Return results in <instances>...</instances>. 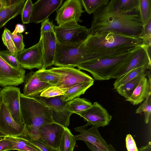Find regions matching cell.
Listing matches in <instances>:
<instances>
[{"label":"cell","mask_w":151,"mask_h":151,"mask_svg":"<svg viewBox=\"0 0 151 151\" xmlns=\"http://www.w3.org/2000/svg\"><path fill=\"white\" fill-rule=\"evenodd\" d=\"M89 30L91 35L113 32L140 37L143 27L139 13L120 12L116 9V0H111L93 14Z\"/></svg>","instance_id":"6da1fadb"},{"label":"cell","mask_w":151,"mask_h":151,"mask_svg":"<svg viewBox=\"0 0 151 151\" xmlns=\"http://www.w3.org/2000/svg\"><path fill=\"white\" fill-rule=\"evenodd\" d=\"M26 0H22L19 3L6 6L0 11V29L10 19L21 14Z\"/></svg>","instance_id":"7402d4cb"},{"label":"cell","mask_w":151,"mask_h":151,"mask_svg":"<svg viewBox=\"0 0 151 151\" xmlns=\"http://www.w3.org/2000/svg\"><path fill=\"white\" fill-rule=\"evenodd\" d=\"M147 69L143 67H140L134 69L121 77L116 79L113 84L114 89L125 84L129 81L143 73L145 72Z\"/></svg>","instance_id":"f546056e"},{"label":"cell","mask_w":151,"mask_h":151,"mask_svg":"<svg viewBox=\"0 0 151 151\" xmlns=\"http://www.w3.org/2000/svg\"><path fill=\"white\" fill-rule=\"evenodd\" d=\"M33 5V4L31 0H26L21 14L22 20L23 24H28L29 23Z\"/></svg>","instance_id":"8d00e7d4"},{"label":"cell","mask_w":151,"mask_h":151,"mask_svg":"<svg viewBox=\"0 0 151 151\" xmlns=\"http://www.w3.org/2000/svg\"><path fill=\"white\" fill-rule=\"evenodd\" d=\"M65 127L55 122L42 125L24 135L37 139L44 144L58 149Z\"/></svg>","instance_id":"52a82bcc"},{"label":"cell","mask_w":151,"mask_h":151,"mask_svg":"<svg viewBox=\"0 0 151 151\" xmlns=\"http://www.w3.org/2000/svg\"><path fill=\"white\" fill-rule=\"evenodd\" d=\"M82 117L86 124L98 127H104L107 125L111 119L112 116L107 110L97 102H94L92 106L87 110L77 114Z\"/></svg>","instance_id":"5bb4252c"},{"label":"cell","mask_w":151,"mask_h":151,"mask_svg":"<svg viewBox=\"0 0 151 151\" xmlns=\"http://www.w3.org/2000/svg\"><path fill=\"white\" fill-rule=\"evenodd\" d=\"M20 88L14 86H8L2 89L1 102L6 107L13 119L20 124H23L21 112Z\"/></svg>","instance_id":"8fae6325"},{"label":"cell","mask_w":151,"mask_h":151,"mask_svg":"<svg viewBox=\"0 0 151 151\" xmlns=\"http://www.w3.org/2000/svg\"><path fill=\"white\" fill-rule=\"evenodd\" d=\"M17 55L12 53L8 50L0 51V56L9 65L15 68H21Z\"/></svg>","instance_id":"d590c367"},{"label":"cell","mask_w":151,"mask_h":151,"mask_svg":"<svg viewBox=\"0 0 151 151\" xmlns=\"http://www.w3.org/2000/svg\"><path fill=\"white\" fill-rule=\"evenodd\" d=\"M24 124L17 122L10 114L5 105L0 104V138L9 136H19L23 133Z\"/></svg>","instance_id":"2e32d148"},{"label":"cell","mask_w":151,"mask_h":151,"mask_svg":"<svg viewBox=\"0 0 151 151\" xmlns=\"http://www.w3.org/2000/svg\"><path fill=\"white\" fill-rule=\"evenodd\" d=\"M2 89L0 87V104L1 103V92Z\"/></svg>","instance_id":"681fc988"},{"label":"cell","mask_w":151,"mask_h":151,"mask_svg":"<svg viewBox=\"0 0 151 151\" xmlns=\"http://www.w3.org/2000/svg\"><path fill=\"white\" fill-rule=\"evenodd\" d=\"M142 40V44L151 48V19L143 27L142 35L139 37Z\"/></svg>","instance_id":"74e56055"},{"label":"cell","mask_w":151,"mask_h":151,"mask_svg":"<svg viewBox=\"0 0 151 151\" xmlns=\"http://www.w3.org/2000/svg\"><path fill=\"white\" fill-rule=\"evenodd\" d=\"M141 47L142 45L139 46L130 52L122 54L87 61L76 67L80 70L89 72L95 80H109L111 79L112 75L118 68L138 52Z\"/></svg>","instance_id":"7a4b0ae2"},{"label":"cell","mask_w":151,"mask_h":151,"mask_svg":"<svg viewBox=\"0 0 151 151\" xmlns=\"http://www.w3.org/2000/svg\"><path fill=\"white\" fill-rule=\"evenodd\" d=\"M54 31L58 41L65 44L82 43L90 34L89 29L74 21L55 26Z\"/></svg>","instance_id":"8992f818"},{"label":"cell","mask_w":151,"mask_h":151,"mask_svg":"<svg viewBox=\"0 0 151 151\" xmlns=\"http://www.w3.org/2000/svg\"><path fill=\"white\" fill-rule=\"evenodd\" d=\"M151 48L142 44L138 52L123 64L112 74L111 78L116 79L136 68L143 67L150 70Z\"/></svg>","instance_id":"30bf717a"},{"label":"cell","mask_w":151,"mask_h":151,"mask_svg":"<svg viewBox=\"0 0 151 151\" xmlns=\"http://www.w3.org/2000/svg\"><path fill=\"white\" fill-rule=\"evenodd\" d=\"M13 142L12 150L19 151H41L39 148L21 136L7 137Z\"/></svg>","instance_id":"d4e9b609"},{"label":"cell","mask_w":151,"mask_h":151,"mask_svg":"<svg viewBox=\"0 0 151 151\" xmlns=\"http://www.w3.org/2000/svg\"><path fill=\"white\" fill-rule=\"evenodd\" d=\"M83 42L76 44H65L58 41L54 65L58 67L74 68L86 62L88 52Z\"/></svg>","instance_id":"5b68a950"},{"label":"cell","mask_w":151,"mask_h":151,"mask_svg":"<svg viewBox=\"0 0 151 151\" xmlns=\"http://www.w3.org/2000/svg\"><path fill=\"white\" fill-rule=\"evenodd\" d=\"M109 1V0H81L82 5L89 14H93Z\"/></svg>","instance_id":"1f68e13d"},{"label":"cell","mask_w":151,"mask_h":151,"mask_svg":"<svg viewBox=\"0 0 151 151\" xmlns=\"http://www.w3.org/2000/svg\"><path fill=\"white\" fill-rule=\"evenodd\" d=\"M6 0H0V11L6 6Z\"/></svg>","instance_id":"c3c4849f"},{"label":"cell","mask_w":151,"mask_h":151,"mask_svg":"<svg viewBox=\"0 0 151 151\" xmlns=\"http://www.w3.org/2000/svg\"><path fill=\"white\" fill-rule=\"evenodd\" d=\"M76 141L70 130L65 127L58 150L59 151H73Z\"/></svg>","instance_id":"4316f807"},{"label":"cell","mask_w":151,"mask_h":151,"mask_svg":"<svg viewBox=\"0 0 151 151\" xmlns=\"http://www.w3.org/2000/svg\"><path fill=\"white\" fill-rule=\"evenodd\" d=\"M49 70L60 75L56 86L61 88L69 89L81 83L94 81L90 76L74 68L60 67L52 68Z\"/></svg>","instance_id":"9c48e42d"},{"label":"cell","mask_w":151,"mask_h":151,"mask_svg":"<svg viewBox=\"0 0 151 151\" xmlns=\"http://www.w3.org/2000/svg\"><path fill=\"white\" fill-rule=\"evenodd\" d=\"M126 144L127 151H138L135 141L130 134L127 135Z\"/></svg>","instance_id":"b9f144b4"},{"label":"cell","mask_w":151,"mask_h":151,"mask_svg":"<svg viewBox=\"0 0 151 151\" xmlns=\"http://www.w3.org/2000/svg\"><path fill=\"white\" fill-rule=\"evenodd\" d=\"M23 94L25 96L35 98L48 87L52 86L42 81L35 72L31 71L25 76Z\"/></svg>","instance_id":"ffe728a7"},{"label":"cell","mask_w":151,"mask_h":151,"mask_svg":"<svg viewBox=\"0 0 151 151\" xmlns=\"http://www.w3.org/2000/svg\"><path fill=\"white\" fill-rule=\"evenodd\" d=\"M55 25L48 18L42 22L40 32H46L54 31Z\"/></svg>","instance_id":"7bdbcfd3"},{"label":"cell","mask_w":151,"mask_h":151,"mask_svg":"<svg viewBox=\"0 0 151 151\" xmlns=\"http://www.w3.org/2000/svg\"><path fill=\"white\" fill-rule=\"evenodd\" d=\"M151 111V93L144 100L142 104L137 109L135 113L141 114L144 113L145 122L147 124L150 120Z\"/></svg>","instance_id":"d6a6232c"},{"label":"cell","mask_w":151,"mask_h":151,"mask_svg":"<svg viewBox=\"0 0 151 151\" xmlns=\"http://www.w3.org/2000/svg\"><path fill=\"white\" fill-rule=\"evenodd\" d=\"M6 6L17 4L20 2L22 0H6Z\"/></svg>","instance_id":"7dc6e473"},{"label":"cell","mask_w":151,"mask_h":151,"mask_svg":"<svg viewBox=\"0 0 151 151\" xmlns=\"http://www.w3.org/2000/svg\"><path fill=\"white\" fill-rule=\"evenodd\" d=\"M25 70L13 67L0 56V86H17L24 83Z\"/></svg>","instance_id":"e0dca14e"},{"label":"cell","mask_w":151,"mask_h":151,"mask_svg":"<svg viewBox=\"0 0 151 151\" xmlns=\"http://www.w3.org/2000/svg\"><path fill=\"white\" fill-rule=\"evenodd\" d=\"M88 52H93L130 45L141 46L142 39L115 32H109L88 36L83 42Z\"/></svg>","instance_id":"3957f363"},{"label":"cell","mask_w":151,"mask_h":151,"mask_svg":"<svg viewBox=\"0 0 151 151\" xmlns=\"http://www.w3.org/2000/svg\"><path fill=\"white\" fill-rule=\"evenodd\" d=\"M25 28L24 26L22 24H18L16 25L15 29L12 33L13 34L21 33L23 32Z\"/></svg>","instance_id":"ee69618b"},{"label":"cell","mask_w":151,"mask_h":151,"mask_svg":"<svg viewBox=\"0 0 151 151\" xmlns=\"http://www.w3.org/2000/svg\"><path fill=\"white\" fill-rule=\"evenodd\" d=\"M36 75L42 81L47 83L51 86H56L60 77V75L49 69H40L35 72Z\"/></svg>","instance_id":"4dcf8cb0"},{"label":"cell","mask_w":151,"mask_h":151,"mask_svg":"<svg viewBox=\"0 0 151 151\" xmlns=\"http://www.w3.org/2000/svg\"><path fill=\"white\" fill-rule=\"evenodd\" d=\"M138 12L144 27L151 19V0H138Z\"/></svg>","instance_id":"f1b7e54d"},{"label":"cell","mask_w":151,"mask_h":151,"mask_svg":"<svg viewBox=\"0 0 151 151\" xmlns=\"http://www.w3.org/2000/svg\"><path fill=\"white\" fill-rule=\"evenodd\" d=\"M138 151H151V143L149 142L146 145L142 146L138 149Z\"/></svg>","instance_id":"bcb514c9"},{"label":"cell","mask_w":151,"mask_h":151,"mask_svg":"<svg viewBox=\"0 0 151 151\" xmlns=\"http://www.w3.org/2000/svg\"><path fill=\"white\" fill-rule=\"evenodd\" d=\"M42 42V66L40 69L54 65L57 39L55 31L40 32Z\"/></svg>","instance_id":"d6986e66"},{"label":"cell","mask_w":151,"mask_h":151,"mask_svg":"<svg viewBox=\"0 0 151 151\" xmlns=\"http://www.w3.org/2000/svg\"><path fill=\"white\" fill-rule=\"evenodd\" d=\"M13 146L12 142L7 137L0 139V151L12 150Z\"/></svg>","instance_id":"60d3db41"},{"label":"cell","mask_w":151,"mask_h":151,"mask_svg":"<svg viewBox=\"0 0 151 151\" xmlns=\"http://www.w3.org/2000/svg\"><path fill=\"white\" fill-rule=\"evenodd\" d=\"M87 126L84 125L75 127V130L80 133L74 136L76 140H81L88 142L104 151H116L111 144L108 145L102 137L98 130V127L92 126L86 129Z\"/></svg>","instance_id":"9a60e30c"},{"label":"cell","mask_w":151,"mask_h":151,"mask_svg":"<svg viewBox=\"0 0 151 151\" xmlns=\"http://www.w3.org/2000/svg\"><path fill=\"white\" fill-rule=\"evenodd\" d=\"M12 37L18 53L22 51L24 49L25 47L22 35L21 33H12Z\"/></svg>","instance_id":"ab89813d"},{"label":"cell","mask_w":151,"mask_h":151,"mask_svg":"<svg viewBox=\"0 0 151 151\" xmlns=\"http://www.w3.org/2000/svg\"><path fill=\"white\" fill-rule=\"evenodd\" d=\"M20 136L27 139L29 142L37 147L41 151H59L58 149L47 145L38 140L27 136L22 135Z\"/></svg>","instance_id":"f35d334b"},{"label":"cell","mask_w":151,"mask_h":151,"mask_svg":"<svg viewBox=\"0 0 151 151\" xmlns=\"http://www.w3.org/2000/svg\"><path fill=\"white\" fill-rule=\"evenodd\" d=\"M93 83L94 81H93L82 82L76 85L69 88L63 95L60 96L61 99L64 101H70L79 98Z\"/></svg>","instance_id":"603a6c76"},{"label":"cell","mask_w":151,"mask_h":151,"mask_svg":"<svg viewBox=\"0 0 151 151\" xmlns=\"http://www.w3.org/2000/svg\"><path fill=\"white\" fill-rule=\"evenodd\" d=\"M17 56L22 68L41 69L42 66V53L41 39L35 45L28 48H24L17 54Z\"/></svg>","instance_id":"4fadbf2b"},{"label":"cell","mask_w":151,"mask_h":151,"mask_svg":"<svg viewBox=\"0 0 151 151\" xmlns=\"http://www.w3.org/2000/svg\"><path fill=\"white\" fill-rule=\"evenodd\" d=\"M20 100L23 124L26 131L55 122L48 107L36 98L26 97L21 93Z\"/></svg>","instance_id":"277c9868"},{"label":"cell","mask_w":151,"mask_h":151,"mask_svg":"<svg viewBox=\"0 0 151 151\" xmlns=\"http://www.w3.org/2000/svg\"><path fill=\"white\" fill-rule=\"evenodd\" d=\"M92 104L84 99L77 98L70 101L67 104L68 110L73 114L85 111L90 108Z\"/></svg>","instance_id":"83f0119b"},{"label":"cell","mask_w":151,"mask_h":151,"mask_svg":"<svg viewBox=\"0 0 151 151\" xmlns=\"http://www.w3.org/2000/svg\"><path fill=\"white\" fill-rule=\"evenodd\" d=\"M12 33L6 28H5L2 35V39L4 45L8 50L14 55L18 54L17 49L12 37Z\"/></svg>","instance_id":"836d02e7"},{"label":"cell","mask_w":151,"mask_h":151,"mask_svg":"<svg viewBox=\"0 0 151 151\" xmlns=\"http://www.w3.org/2000/svg\"><path fill=\"white\" fill-rule=\"evenodd\" d=\"M85 142L87 147L91 151H104L91 143L87 142Z\"/></svg>","instance_id":"f6af8a7d"},{"label":"cell","mask_w":151,"mask_h":151,"mask_svg":"<svg viewBox=\"0 0 151 151\" xmlns=\"http://www.w3.org/2000/svg\"><path fill=\"white\" fill-rule=\"evenodd\" d=\"M116 10L125 14L139 13L138 0H116Z\"/></svg>","instance_id":"484cf974"},{"label":"cell","mask_w":151,"mask_h":151,"mask_svg":"<svg viewBox=\"0 0 151 151\" xmlns=\"http://www.w3.org/2000/svg\"><path fill=\"white\" fill-rule=\"evenodd\" d=\"M146 71L119 86L116 89V91L126 99H128L131 96L141 79L146 76Z\"/></svg>","instance_id":"cb8c5ba5"},{"label":"cell","mask_w":151,"mask_h":151,"mask_svg":"<svg viewBox=\"0 0 151 151\" xmlns=\"http://www.w3.org/2000/svg\"><path fill=\"white\" fill-rule=\"evenodd\" d=\"M67 88H61L56 86H51L42 92L40 96L49 98L63 95L68 89Z\"/></svg>","instance_id":"e575fe53"},{"label":"cell","mask_w":151,"mask_h":151,"mask_svg":"<svg viewBox=\"0 0 151 151\" xmlns=\"http://www.w3.org/2000/svg\"><path fill=\"white\" fill-rule=\"evenodd\" d=\"M35 98L48 107L55 122L65 127L69 125L70 118L73 114L66 106L69 101H63L60 96L47 98L39 95Z\"/></svg>","instance_id":"ba28073f"},{"label":"cell","mask_w":151,"mask_h":151,"mask_svg":"<svg viewBox=\"0 0 151 151\" xmlns=\"http://www.w3.org/2000/svg\"><path fill=\"white\" fill-rule=\"evenodd\" d=\"M63 0H39L33 4L29 23H39L49 16L62 4Z\"/></svg>","instance_id":"ac0fdd59"},{"label":"cell","mask_w":151,"mask_h":151,"mask_svg":"<svg viewBox=\"0 0 151 151\" xmlns=\"http://www.w3.org/2000/svg\"><path fill=\"white\" fill-rule=\"evenodd\" d=\"M55 18L58 26L74 21L82 22L80 17L84 11L83 10L81 0H67L56 11Z\"/></svg>","instance_id":"7c38bea8"},{"label":"cell","mask_w":151,"mask_h":151,"mask_svg":"<svg viewBox=\"0 0 151 151\" xmlns=\"http://www.w3.org/2000/svg\"><path fill=\"white\" fill-rule=\"evenodd\" d=\"M151 84L146 76L143 77L134 90L131 96L126 100L134 105L141 103L151 93Z\"/></svg>","instance_id":"44dd1931"}]
</instances>
